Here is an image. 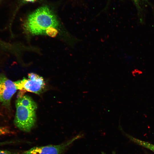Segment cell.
I'll list each match as a JSON object with an SVG mask.
<instances>
[{
	"instance_id": "obj_1",
	"label": "cell",
	"mask_w": 154,
	"mask_h": 154,
	"mask_svg": "<svg viewBox=\"0 0 154 154\" xmlns=\"http://www.w3.org/2000/svg\"><path fill=\"white\" fill-rule=\"evenodd\" d=\"M58 25L57 18L51 10L47 6L36 10L28 17L24 26L25 29L33 35H46L48 27L56 28Z\"/></svg>"
},
{
	"instance_id": "obj_2",
	"label": "cell",
	"mask_w": 154,
	"mask_h": 154,
	"mask_svg": "<svg viewBox=\"0 0 154 154\" xmlns=\"http://www.w3.org/2000/svg\"><path fill=\"white\" fill-rule=\"evenodd\" d=\"M16 107L15 125L23 131L29 132L36 122V111L23 106L17 102Z\"/></svg>"
},
{
	"instance_id": "obj_3",
	"label": "cell",
	"mask_w": 154,
	"mask_h": 154,
	"mask_svg": "<svg viewBox=\"0 0 154 154\" xmlns=\"http://www.w3.org/2000/svg\"><path fill=\"white\" fill-rule=\"evenodd\" d=\"M28 77V79L24 78L14 82L17 89L40 94L45 87L44 79L33 73H29Z\"/></svg>"
},
{
	"instance_id": "obj_4",
	"label": "cell",
	"mask_w": 154,
	"mask_h": 154,
	"mask_svg": "<svg viewBox=\"0 0 154 154\" xmlns=\"http://www.w3.org/2000/svg\"><path fill=\"white\" fill-rule=\"evenodd\" d=\"M78 135L64 142L57 145H49L32 147L21 154H64L67 148L79 138Z\"/></svg>"
},
{
	"instance_id": "obj_5",
	"label": "cell",
	"mask_w": 154,
	"mask_h": 154,
	"mask_svg": "<svg viewBox=\"0 0 154 154\" xmlns=\"http://www.w3.org/2000/svg\"><path fill=\"white\" fill-rule=\"evenodd\" d=\"M17 90L14 82L0 73V102L3 106L10 107L11 98Z\"/></svg>"
},
{
	"instance_id": "obj_6",
	"label": "cell",
	"mask_w": 154,
	"mask_h": 154,
	"mask_svg": "<svg viewBox=\"0 0 154 154\" xmlns=\"http://www.w3.org/2000/svg\"><path fill=\"white\" fill-rule=\"evenodd\" d=\"M22 106L36 111L37 105L32 98L30 96L25 95L19 97L16 102Z\"/></svg>"
},
{
	"instance_id": "obj_7",
	"label": "cell",
	"mask_w": 154,
	"mask_h": 154,
	"mask_svg": "<svg viewBox=\"0 0 154 154\" xmlns=\"http://www.w3.org/2000/svg\"><path fill=\"white\" fill-rule=\"evenodd\" d=\"M126 135L130 140L134 143L147 148L154 152V144L147 141L141 140L129 135L126 134Z\"/></svg>"
},
{
	"instance_id": "obj_8",
	"label": "cell",
	"mask_w": 154,
	"mask_h": 154,
	"mask_svg": "<svg viewBox=\"0 0 154 154\" xmlns=\"http://www.w3.org/2000/svg\"><path fill=\"white\" fill-rule=\"evenodd\" d=\"M137 9L139 16V18L142 17V9L143 6L147 5L149 3L147 0H131Z\"/></svg>"
},
{
	"instance_id": "obj_9",
	"label": "cell",
	"mask_w": 154,
	"mask_h": 154,
	"mask_svg": "<svg viewBox=\"0 0 154 154\" xmlns=\"http://www.w3.org/2000/svg\"><path fill=\"white\" fill-rule=\"evenodd\" d=\"M46 33V35L52 37H54L57 34L58 31L56 28L50 27L47 29Z\"/></svg>"
},
{
	"instance_id": "obj_10",
	"label": "cell",
	"mask_w": 154,
	"mask_h": 154,
	"mask_svg": "<svg viewBox=\"0 0 154 154\" xmlns=\"http://www.w3.org/2000/svg\"><path fill=\"white\" fill-rule=\"evenodd\" d=\"M10 133V131L8 128L0 127V135H6Z\"/></svg>"
},
{
	"instance_id": "obj_11",
	"label": "cell",
	"mask_w": 154,
	"mask_h": 154,
	"mask_svg": "<svg viewBox=\"0 0 154 154\" xmlns=\"http://www.w3.org/2000/svg\"><path fill=\"white\" fill-rule=\"evenodd\" d=\"M0 154H14L13 153L7 150H0Z\"/></svg>"
},
{
	"instance_id": "obj_12",
	"label": "cell",
	"mask_w": 154,
	"mask_h": 154,
	"mask_svg": "<svg viewBox=\"0 0 154 154\" xmlns=\"http://www.w3.org/2000/svg\"><path fill=\"white\" fill-rule=\"evenodd\" d=\"M12 143V142L11 141H5V142H0V146L1 145H6V144H7L9 143Z\"/></svg>"
},
{
	"instance_id": "obj_13",
	"label": "cell",
	"mask_w": 154,
	"mask_h": 154,
	"mask_svg": "<svg viewBox=\"0 0 154 154\" xmlns=\"http://www.w3.org/2000/svg\"><path fill=\"white\" fill-rule=\"evenodd\" d=\"M24 1L26 2H33L38 0H23Z\"/></svg>"
}]
</instances>
